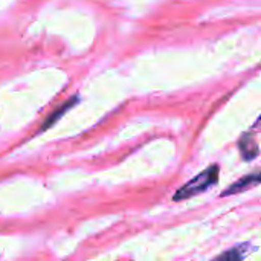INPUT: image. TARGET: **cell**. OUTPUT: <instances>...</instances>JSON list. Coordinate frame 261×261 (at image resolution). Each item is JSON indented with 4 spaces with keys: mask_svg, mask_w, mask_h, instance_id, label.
Returning a JSON list of instances; mask_svg holds the SVG:
<instances>
[{
    "mask_svg": "<svg viewBox=\"0 0 261 261\" xmlns=\"http://www.w3.org/2000/svg\"><path fill=\"white\" fill-rule=\"evenodd\" d=\"M219 173H220L219 165H210L202 173H199L194 179H191L190 182L182 185L179 188V191L173 196V200L174 202H182V200L191 199V197H194V196H197L200 193H205L210 187L217 184Z\"/></svg>",
    "mask_w": 261,
    "mask_h": 261,
    "instance_id": "obj_1",
    "label": "cell"
},
{
    "mask_svg": "<svg viewBox=\"0 0 261 261\" xmlns=\"http://www.w3.org/2000/svg\"><path fill=\"white\" fill-rule=\"evenodd\" d=\"M261 184V171H257V173H251V174H246L243 176L242 179H239L236 184H232L226 191L222 193V196H231V194H237V193H243L249 188H254L257 185Z\"/></svg>",
    "mask_w": 261,
    "mask_h": 261,
    "instance_id": "obj_2",
    "label": "cell"
},
{
    "mask_svg": "<svg viewBox=\"0 0 261 261\" xmlns=\"http://www.w3.org/2000/svg\"><path fill=\"white\" fill-rule=\"evenodd\" d=\"M248 251H249V245L243 243V245L231 248L229 251L223 252L222 255H219L216 260L213 261H243L245 257H246V254H248Z\"/></svg>",
    "mask_w": 261,
    "mask_h": 261,
    "instance_id": "obj_3",
    "label": "cell"
},
{
    "mask_svg": "<svg viewBox=\"0 0 261 261\" xmlns=\"http://www.w3.org/2000/svg\"><path fill=\"white\" fill-rule=\"evenodd\" d=\"M239 147H240V151L246 161H251V159L258 156V147L251 136H243L239 142Z\"/></svg>",
    "mask_w": 261,
    "mask_h": 261,
    "instance_id": "obj_4",
    "label": "cell"
},
{
    "mask_svg": "<svg viewBox=\"0 0 261 261\" xmlns=\"http://www.w3.org/2000/svg\"><path fill=\"white\" fill-rule=\"evenodd\" d=\"M75 101H76V99H70V101H67L64 106H61L57 112H54V113H52V116H50L49 119H46V122L43 124V127H41V128L44 130V128H47L49 125H52V124H54V122H55V121H57V119H58V118H60L66 110H67V109H69V107H70V106H73V104H75Z\"/></svg>",
    "mask_w": 261,
    "mask_h": 261,
    "instance_id": "obj_5",
    "label": "cell"
},
{
    "mask_svg": "<svg viewBox=\"0 0 261 261\" xmlns=\"http://www.w3.org/2000/svg\"><path fill=\"white\" fill-rule=\"evenodd\" d=\"M257 125H261V116L258 118V121H257Z\"/></svg>",
    "mask_w": 261,
    "mask_h": 261,
    "instance_id": "obj_6",
    "label": "cell"
}]
</instances>
